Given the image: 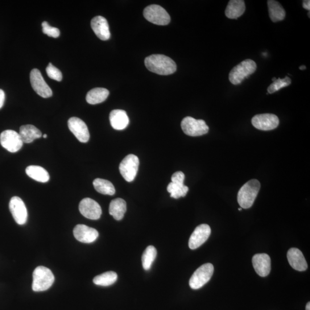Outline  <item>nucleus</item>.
Instances as JSON below:
<instances>
[{
	"mask_svg": "<svg viewBox=\"0 0 310 310\" xmlns=\"http://www.w3.org/2000/svg\"><path fill=\"white\" fill-rule=\"evenodd\" d=\"M26 172L29 177L39 182L46 183L49 180L48 172L44 168L38 165L28 166Z\"/></svg>",
	"mask_w": 310,
	"mask_h": 310,
	"instance_id": "a878e982",
	"label": "nucleus"
},
{
	"mask_svg": "<svg viewBox=\"0 0 310 310\" xmlns=\"http://www.w3.org/2000/svg\"><path fill=\"white\" fill-rule=\"evenodd\" d=\"M252 264L256 273L262 277L267 276L271 270V260L266 254H256L252 258Z\"/></svg>",
	"mask_w": 310,
	"mask_h": 310,
	"instance_id": "f3484780",
	"label": "nucleus"
},
{
	"mask_svg": "<svg viewBox=\"0 0 310 310\" xmlns=\"http://www.w3.org/2000/svg\"><path fill=\"white\" fill-rule=\"evenodd\" d=\"M167 191L170 193L171 198L179 199L186 196L189 192V188L184 183L171 182L168 185Z\"/></svg>",
	"mask_w": 310,
	"mask_h": 310,
	"instance_id": "c85d7f7f",
	"label": "nucleus"
},
{
	"mask_svg": "<svg viewBox=\"0 0 310 310\" xmlns=\"http://www.w3.org/2000/svg\"><path fill=\"white\" fill-rule=\"evenodd\" d=\"M287 259L289 264L293 269L298 271H305L308 268L306 260L299 249L296 247L291 248L287 252Z\"/></svg>",
	"mask_w": 310,
	"mask_h": 310,
	"instance_id": "6ab92c4d",
	"label": "nucleus"
},
{
	"mask_svg": "<svg viewBox=\"0 0 310 310\" xmlns=\"http://www.w3.org/2000/svg\"><path fill=\"white\" fill-rule=\"evenodd\" d=\"M47 138V135L46 134H44L43 135V138L46 139Z\"/></svg>",
	"mask_w": 310,
	"mask_h": 310,
	"instance_id": "58836bf2",
	"label": "nucleus"
},
{
	"mask_svg": "<svg viewBox=\"0 0 310 310\" xmlns=\"http://www.w3.org/2000/svg\"><path fill=\"white\" fill-rule=\"evenodd\" d=\"M185 175L184 173L177 171L173 173L171 177L172 182L184 183Z\"/></svg>",
	"mask_w": 310,
	"mask_h": 310,
	"instance_id": "72a5a7b5",
	"label": "nucleus"
},
{
	"mask_svg": "<svg viewBox=\"0 0 310 310\" xmlns=\"http://www.w3.org/2000/svg\"><path fill=\"white\" fill-rule=\"evenodd\" d=\"M252 123L258 130L271 131L278 127L279 119L278 116L274 114H260L256 115L252 118Z\"/></svg>",
	"mask_w": 310,
	"mask_h": 310,
	"instance_id": "9b49d317",
	"label": "nucleus"
},
{
	"mask_svg": "<svg viewBox=\"0 0 310 310\" xmlns=\"http://www.w3.org/2000/svg\"><path fill=\"white\" fill-rule=\"evenodd\" d=\"M30 81L33 89L39 95L44 98L52 96V90L44 80L38 69H34L30 73Z\"/></svg>",
	"mask_w": 310,
	"mask_h": 310,
	"instance_id": "9d476101",
	"label": "nucleus"
},
{
	"mask_svg": "<svg viewBox=\"0 0 310 310\" xmlns=\"http://www.w3.org/2000/svg\"><path fill=\"white\" fill-rule=\"evenodd\" d=\"M145 65L150 72L162 76L170 75L176 70L175 61L167 56L154 54L145 59Z\"/></svg>",
	"mask_w": 310,
	"mask_h": 310,
	"instance_id": "f257e3e1",
	"label": "nucleus"
},
{
	"mask_svg": "<svg viewBox=\"0 0 310 310\" xmlns=\"http://www.w3.org/2000/svg\"><path fill=\"white\" fill-rule=\"evenodd\" d=\"M46 72L48 76L53 80L60 82L62 80V78H63L60 70L51 63L49 64L47 66Z\"/></svg>",
	"mask_w": 310,
	"mask_h": 310,
	"instance_id": "2f4dec72",
	"label": "nucleus"
},
{
	"mask_svg": "<svg viewBox=\"0 0 310 310\" xmlns=\"http://www.w3.org/2000/svg\"><path fill=\"white\" fill-rule=\"evenodd\" d=\"M308 18H309V12H308Z\"/></svg>",
	"mask_w": 310,
	"mask_h": 310,
	"instance_id": "79ce46f5",
	"label": "nucleus"
},
{
	"mask_svg": "<svg viewBox=\"0 0 310 310\" xmlns=\"http://www.w3.org/2000/svg\"><path fill=\"white\" fill-rule=\"evenodd\" d=\"M118 276L116 273L113 271H109L99 275L93 279V283L101 286H109L116 282Z\"/></svg>",
	"mask_w": 310,
	"mask_h": 310,
	"instance_id": "cd10ccee",
	"label": "nucleus"
},
{
	"mask_svg": "<svg viewBox=\"0 0 310 310\" xmlns=\"http://www.w3.org/2000/svg\"><path fill=\"white\" fill-rule=\"evenodd\" d=\"M181 130L190 136H200L208 133L209 128L203 119H196L186 117L181 122Z\"/></svg>",
	"mask_w": 310,
	"mask_h": 310,
	"instance_id": "423d86ee",
	"label": "nucleus"
},
{
	"mask_svg": "<svg viewBox=\"0 0 310 310\" xmlns=\"http://www.w3.org/2000/svg\"><path fill=\"white\" fill-rule=\"evenodd\" d=\"M238 210L239 211H241L242 210V208H241L238 209Z\"/></svg>",
	"mask_w": 310,
	"mask_h": 310,
	"instance_id": "a19ab883",
	"label": "nucleus"
},
{
	"mask_svg": "<svg viewBox=\"0 0 310 310\" xmlns=\"http://www.w3.org/2000/svg\"><path fill=\"white\" fill-rule=\"evenodd\" d=\"M211 234L210 227L207 224L197 226L190 236L189 246L191 250H196L208 240Z\"/></svg>",
	"mask_w": 310,
	"mask_h": 310,
	"instance_id": "2eb2a0df",
	"label": "nucleus"
},
{
	"mask_svg": "<svg viewBox=\"0 0 310 310\" xmlns=\"http://www.w3.org/2000/svg\"><path fill=\"white\" fill-rule=\"evenodd\" d=\"M93 185L97 192L103 195L113 196L115 193L113 184L109 180L97 178L93 181Z\"/></svg>",
	"mask_w": 310,
	"mask_h": 310,
	"instance_id": "bb28decb",
	"label": "nucleus"
},
{
	"mask_svg": "<svg viewBox=\"0 0 310 310\" xmlns=\"http://www.w3.org/2000/svg\"><path fill=\"white\" fill-rule=\"evenodd\" d=\"M299 69H300V70H305V69H306V66H300V67H299Z\"/></svg>",
	"mask_w": 310,
	"mask_h": 310,
	"instance_id": "e433bc0d",
	"label": "nucleus"
},
{
	"mask_svg": "<svg viewBox=\"0 0 310 310\" xmlns=\"http://www.w3.org/2000/svg\"><path fill=\"white\" fill-rule=\"evenodd\" d=\"M10 212L18 224L23 225L27 221L28 213L23 201L18 197L11 198L10 202Z\"/></svg>",
	"mask_w": 310,
	"mask_h": 310,
	"instance_id": "f8f14e48",
	"label": "nucleus"
},
{
	"mask_svg": "<svg viewBox=\"0 0 310 310\" xmlns=\"http://www.w3.org/2000/svg\"><path fill=\"white\" fill-rule=\"evenodd\" d=\"M139 159L137 156L133 154L127 155L119 166L121 175L128 182L133 181L138 171Z\"/></svg>",
	"mask_w": 310,
	"mask_h": 310,
	"instance_id": "6e6552de",
	"label": "nucleus"
},
{
	"mask_svg": "<svg viewBox=\"0 0 310 310\" xmlns=\"http://www.w3.org/2000/svg\"><path fill=\"white\" fill-rule=\"evenodd\" d=\"M276 80H277V79H276V78H273L272 81L274 82V81H276Z\"/></svg>",
	"mask_w": 310,
	"mask_h": 310,
	"instance_id": "ea45409f",
	"label": "nucleus"
},
{
	"mask_svg": "<svg viewBox=\"0 0 310 310\" xmlns=\"http://www.w3.org/2000/svg\"><path fill=\"white\" fill-rule=\"evenodd\" d=\"M291 84V80L288 77L284 78V79L276 80L272 83L271 85L268 88V92L270 94L274 93L280 89L285 88Z\"/></svg>",
	"mask_w": 310,
	"mask_h": 310,
	"instance_id": "7c9ffc66",
	"label": "nucleus"
},
{
	"mask_svg": "<svg viewBox=\"0 0 310 310\" xmlns=\"http://www.w3.org/2000/svg\"><path fill=\"white\" fill-rule=\"evenodd\" d=\"M79 210L83 216L90 220H98L102 214L100 205L96 201L89 198H85L81 201Z\"/></svg>",
	"mask_w": 310,
	"mask_h": 310,
	"instance_id": "ddd939ff",
	"label": "nucleus"
},
{
	"mask_svg": "<svg viewBox=\"0 0 310 310\" xmlns=\"http://www.w3.org/2000/svg\"><path fill=\"white\" fill-rule=\"evenodd\" d=\"M0 143L7 151L15 153L22 148L23 142L18 132L12 130H6L0 135Z\"/></svg>",
	"mask_w": 310,
	"mask_h": 310,
	"instance_id": "1a4fd4ad",
	"label": "nucleus"
},
{
	"mask_svg": "<svg viewBox=\"0 0 310 310\" xmlns=\"http://www.w3.org/2000/svg\"><path fill=\"white\" fill-rule=\"evenodd\" d=\"M54 280V275L49 269L43 266L38 267L33 272V291H46L52 286Z\"/></svg>",
	"mask_w": 310,
	"mask_h": 310,
	"instance_id": "7ed1b4c3",
	"label": "nucleus"
},
{
	"mask_svg": "<svg viewBox=\"0 0 310 310\" xmlns=\"http://www.w3.org/2000/svg\"><path fill=\"white\" fill-rule=\"evenodd\" d=\"M260 187L261 185L256 179L248 181L242 186L237 196L238 203L242 209H249L254 205Z\"/></svg>",
	"mask_w": 310,
	"mask_h": 310,
	"instance_id": "f03ea898",
	"label": "nucleus"
},
{
	"mask_svg": "<svg viewBox=\"0 0 310 310\" xmlns=\"http://www.w3.org/2000/svg\"><path fill=\"white\" fill-rule=\"evenodd\" d=\"M214 266L206 263L194 272L189 281L190 287L193 289H200L209 282L213 275Z\"/></svg>",
	"mask_w": 310,
	"mask_h": 310,
	"instance_id": "39448f33",
	"label": "nucleus"
},
{
	"mask_svg": "<svg viewBox=\"0 0 310 310\" xmlns=\"http://www.w3.org/2000/svg\"><path fill=\"white\" fill-rule=\"evenodd\" d=\"M43 32L44 34L53 38H57L60 36V31L58 28L49 26L47 22H43L41 24Z\"/></svg>",
	"mask_w": 310,
	"mask_h": 310,
	"instance_id": "473e14b6",
	"label": "nucleus"
},
{
	"mask_svg": "<svg viewBox=\"0 0 310 310\" xmlns=\"http://www.w3.org/2000/svg\"><path fill=\"white\" fill-rule=\"evenodd\" d=\"M68 127L76 138L81 143H87L90 139L88 127L84 121L78 117H72L69 119Z\"/></svg>",
	"mask_w": 310,
	"mask_h": 310,
	"instance_id": "4468645a",
	"label": "nucleus"
},
{
	"mask_svg": "<svg viewBox=\"0 0 310 310\" xmlns=\"http://www.w3.org/2000/svg\"><path fill=\"white\" fill-rule=\"evenodd\" d=\"M6 95L4 91L0 89V109L2 108L4 105V102H5Z\"/></svg>",
	"mask_w": 310,
	"mask_h": 310,
	"instance_id": "f704fd0d",
	"label": "nucleus"
},
{
	"mask_svg": "<svg viewBox=\"0 0 310 310\" xmlns=\"http://www.w3.org/2000/svg\"><path fill=\"white\" fill-rule=\"evenodd\" d=\"M109 119L111 127L118 131L126 129L130 122L129 117L125 110L115 109L111 111Z\"/></svg>",
	"mask_w": 310,
	"mask_h": 310,
	"instance_id": "aec40b11",
	"label": "nucleus"
},
{
	"mask_svg": "<svg viewBox=\"0 0 310 310\" xmlns=\"http://www.w3.org/2000/svg\"><path fill=\"white\" fill-rule=\"evenodd\" d=\"M269 15L273 22L276 23L282 21L286 17V11L281 4L274 0H268Z\"/></svg>",
	"mask_w": 310,
	"mask_h": 310,
	"instance_id": "b1692460",
	"label": "nucleus"
},
{
	"mask_svg": "<svg viewBox=\"0 0 310 310\" xmlns=\"http://www.w3.org/2000/svg\"><path fill=\"white\" fill-rule=\"evenodd\" d=\"M157 256V251L154 246H148L144 251L142 256V265L146 271L150 270L152 264L155 261Z\"/></svg>",
	"mask_w": 310,
	"mask_h": 310,
	"instance_id": "c756f323",
	"label": "nucleus"
},
{
	"mask_svg": "<svg viewBox=\"0 0 310 310\" xmlns=\"http://www.w3.org/2000/svg\"><path fill=\"white\" fill-rule=\"evenodd\" d=\"M305 309L310 310V303L308 302L306 305V307H305Z\"/></svg>",
	"mask_w": 310,
	"mask_h": 310,
	"instance_id": "4c0bfd02",
	"label": "nucleus"
},
{
	"mask_svg": "<svg viewBox=\"0 0 310 310\" xmlns=\"http://www.w3.org/2000/svg\"><path fill=\"white\" fill-rule=\"evenodd\" d=\"M109 92L105 88H97L89 91L86 97V101L91 105H96L105 101L108 97Z\"/></svg>",
	"mask_w": 310,
	"mask_h": 310,
	"instance_id": "393cba45",
	"label": "nucleus"
},
{
	"mask_svg": "<svg viewBox=\"0 0 310 310\" xmlns=\"http://www.w3.org/2000/svg\"><path fill=\"white\" fill-rule=\"evenodd\" d=\"M91 27L99 39L107 40L110 38L109 26L107 20L101 16H96L91 21Z\"/></svg>",
	"mask_w": 310,
	"mask_h": 310,
	"instance_id": "a211bd4d",
	"label": "nucleus"
},
{
	"mask_svg": "<svg viewBox=\"0 0 310 310\" xmlns=\"http://www.w3.org/2000/svg\"><path fill=\"white\" fill-rule=\"evenodd\" d=\"M143 15L148 22L159 26H166L170 23V16L167 12L158 5L148 6L145 8Z\"/></svg>",
	"mask_w": 310,
	"mask_h": 310,
	"instance_id": "0eeeda50",
	"label": "nucleus"
},
{
	"mask_svg": "<svg viewBox=\"0 0 310 310\" xmlns=\"http://www.w3.org/2000/svg\"><path fill=\"white\" fill-rule=\"evenodd\" d=\"M74 237L78 241L90 243L96 240L99 233L96 229L85 225H77L73 230Z\"/></svg>",
	"mask_w": 310,
	"mask_h": 310,
	"instance_id": "dca6fc26",
	"label": "nucleus"
},
{
	"mask_svg": "<svg viewBox=\"0 0 310 310\" xmlns=\"http://www.w3.org/2000/svg\"><path fill=\"white\" fill-rule=\"evenodd\" d=\"M245 11V4L242 0H230L225 10V15L227 18L237 19L240 17Z\"/></svg>",
	"mask_w": 310,
	"mask_h": 310,
	"instance_id": "412c9836",
	"label": "nucleus"
},
{
	"mask_svg": "<svg viewBox=\"0 0 310 310\" xmlns=\"http://www.w3.org/2000/svg\"><path fill=\"white\" fill-rule=\"evenodd\" d=\"M256 69L257 65L253 60H243L231 70L229 76V81L234 85L240 84L245 78L254 73Z\"/></svg>",
	"mask_w": 310,
	"mask_h": 310,
	"instance_id": "20e7f679",
	"label": "nucleus"
},
{
	"mask_svg": "<svg viewBox=\"0 0 310 310\" xmlns=\"http://www.w3.org/2000/svg\"><path fill=\"white\" fill-rule=\"evenodd\" d=\"M303 7L304 9L309 11L310 10V1L309 0H304L303 2Z\"/></svg>",
	"mask_w": 310,
	"mask_h": 310,
	"instance_id": "c9c22d12",
	"label": "nucleus"
},
{
	"mask_svg": "<svg viewBox=\"0 0 310 310\" xmlns=\"http://www.w3.org/2000/svg\"><path fill=\"white\" fill-rule=\"evenodd\" d=\"M19 135L23 143H31L37 139L40 138L42 134L36 127L32 125L23 126L20 127Z\"/></svg>",
	"mask_w": 310,
	"mask_h": 310,
	"instance_id": "4be33fe9",
	"label": "nucleus"
},
{
	"mask_svg": "<svg viewBox=\"0 0 310 310\" xmlns=\"http://www.w3.org/2000/svg\"><path fill=\"white\" fill-rule=\"evenodd\" d=\"M126 212V202L121 199V198H116V199L111 201L109 205V212L115 220H121Z\"/></svg>",
	"mask_w": 310,
	"mask_h": 310,
	"instance_id": "5701e85b",
	"label": "nucleus"
}]
</instances>
